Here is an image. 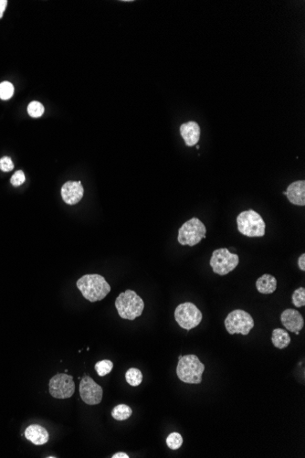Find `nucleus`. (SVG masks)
<instances>
[{
	"mask_svg": "<svg viewBox=\"0 0 305 458\" xmlns=\"http://www.w3.org/2000/svg\"><path fill=\"white\" fill-rule=\"evenodd\" d=\"M49 390L53 398H71L75 393V383L71 375L58 373L50 380Z\"/></svg>",
	"mask_w": 305,
	"mask_h": 458,
	"instance_id": "obj_9",
	"label": "nucleus"
},
{
	"mask_svg": "<svg viewBox=\"0 0 305 458\" xmlns=\"http://www.w3.org/2000/svg\"><path fill=\"white\" fill-rule=\"evenodd\" d=\"M281 321L282 326L287 329L288 331L293 332L296 335H299L300 331L305 327V319L303 315H301L298 310L289 309L284 310L281 315Z\"/></svg>",
	"mask_w": 305,
	"mask_h": 458,
	"instance_id": "obj_11",
	"label": "nucleus"
},
{
	"mask_svg": "<svg viewBox=\"0 0 305 458\" xmlns=\"http://www.w3.org/2000/svg\"><path fill=\"white\" fill-rule=\"evenodd\" d=\"M202 313L196 305L190 302L180 304L175 310V319L179 327L186 330H191L198 327L202 321Z\"/></svg>",
	"mask_w": 305,
	"mask_h": 458,
	"instance_id": "obj_8",
	"label": "nucleus"
},
{
	"mask_svg": "<svg viewBox=\"0 0 305 458\" xmlns=\"http://www.w3.org/2000/svg\"><path fill=\"white\" fill-rule=\"evenodd\" d=\"M77 287L83 298L94 303L102 301L111 291V286L100 274H85L77 281Z\"/></svg>",
	"mask_w": 305,
	"mask_h": 458,
	"instance_id": "obj_1",
	"label": "nucleus"
},
{
	"mask_svg": "<svg viewBox=\"0 0 305 458\" xmlns=\"http://www.w3.org/2000/svg\"><path fill=\"white\" fill-rule=\"evenodd\" d=\"M180 134L188 147H193L199 143L200 138V127L197 122L189 121L180 126Z\"/></svg>",
	"mask_w": 305,
	"mask_h": 458,
	"instance_id": "obj_14",
	"label": "nucleus"
},
{
	"mask_svg": "<svg viewBox=\"0 0 305 458\" xmlns=\"http://www.w3.org/2000/svg\"><path fill=\"white\" fill-rule=\"evenodd\" d=\"M45 108L40 102L33 101L28 106V113L33 118H39L44 113Z\"/></svg>",
	"mask_w": 305,
	"mask_h": 458,
	"instance_id": "obj_22",
	"label": "nucleus"
},
{
	"mask_svg": "<svg viewBox=\"0 0 305 458\" xmlns=\"http://www.w3.org/2000/svg\"><path fill=\"white\" fill-rule=\"evenodd\" d=\"M6 6H7L6 0H0V18L3 17V14L6 10Z\"/></svg>",
	"mask_w": 305,
	"mask_h": 458,
	"instance_id": "obj_28",
	"label": "nucleus"
},
{
	"mask_svg": "<svg viewBox=\"0 0 305 458\" xmlns=\"http://www.w3.org/2000/svg\"><path fill=\"white\" fill-rule=\"evenodd\" d=\"M205 224L199 218L194 217L180 227L177 241L182 246L188 245L192 247L200 244L202 239L205 238Z\"/></svg>",
	"mask_w": 305,
	"mask_h": 458,
	"instance_id": "obj_5",
	"label": "nucleus"
},
{
	"mask_svg": "<svg viewBox=\"0 0 305 458\" xmlns=\"http://www.w3.org/2000/svg\"><path fill=\"white\" fill-rule=\"evenodd\" d=\"M125 380L131 386H139L143 381V374H142L141 370L136 368H130L125 372Z\"/></svg>",
	"mask_w": 305,
	"mask_h": 458,
	"instance_id": "obj_19",
	"label": "nucleus"
},
{
	"mask_svg": "<svg viewBox=\"0 0 305 458\" xmlns=\"http://www.w3.org/2000/svg\"><path fill=\"white\" fill-rule=\"evenodd\" d=\"M80 396L86 405H99L103 396L102 388L89 376H85L80 383Z\"/></svg>",
	"mask_w": 305,
	"mask_h": 458,
	"instance_id": "obj_10",
	"label": "nucleus"
},
{
	"mask_svg": "<svg viewBox=\"0 0 305 458\" xmlns=\"http://www.w3.org/2000/svg\"><path fill=\"white\" fill-rule=\"evenodd\" d=\"M84 190L81 181H68L61 188V197L65 203L74 205L83 197Z\"/></svg>",
	"mask_w": 305,
	"mask_h": 458,
	"instance_id": "obj_12",
	"label": "nucleus"
},
{
	"mask_svg": "<svg viewBox=\"0 0 305 458\" xmlns=\"http://www.w3.org/2000/svg\"><path fill=\"white\" fill-rule=\"evenodd\" d=\"M298 266L302 271H305V254H303L298 259Z\"/></svg>",
	"mask_w": 305,
	"mask_h": 458,
	"instance_id": "obj_27",
	"label": "nucleus"
},
{
	"mask_svg": "<svg viewBox=\"0 0 305 458\" xmlns=\"http://www.w3.org/2000/svg\"><path fill=\"white\" fill-rule=\"evenodd\" d=\"M183 445V437L179 433H172L166 438V446L171 450H177Z\"/></svg>",
	"mask_w": 305,
	"mask_h": 458,
	"instance_id": "obj_21",
	"label": "nucleus"
},
{
	"mask_svg": "<svg viewBox=\"0 0 305 458\" xmlns=\"http://www.w3.org/2000/svg\"><path fill=\"white\" fill-rule=\"evenodd\" d=\"M286 195L289 202L296 206L305 205V181L297 180L289 185L287 191L283 192Z\"/></svg>",
	"mask_w": 305,
	"mask_h": 458,
	"instance_id": "obj_13",
	"label": "nucleus"
},
{
	"mask_svg": "<svg viewBox=\"0 0 305 458\" xmlns=\"http://www.w3.org/2000/svg\"><path fill=\"white\" fill-rule=\"evenodd\" d=\"M25 175L22 170H18L13 175L10 179V183L15 187H18L25 182Z\"/></svg>",
	"mask_w": 305,
	"mask_h": 458,
	"instance_id": "obj_26",
	"label": "nucleus"
},
{
	"mask_svg": "<svg viewBox=\"0 0 305 458\" xmlns=\"http://www.w3.org/2000/svg\"><path fill=\"white\" fill-rule=\"evenodd\" d=\"M14 94V86L8 82H3L0 84V98L2 100H8Z\"/></svg>",
	"mask_w": 305,
	"mask_h": 458,
	"instance_id": "obj_24",
	"label": "nucleus"
},
{
	"mask_svg": "<svg viewBox=\"0 0 305 458\" xmlns=\"http://www.w3.org/2000/svg\"><path fill=\"white\" fill-rule=\"evenodd\" d=\"M25 436L36 446L45 445L49 441L47 430L39 424H32L25 430Z\"/></svg>",
	"mask_w": 305,
	"mask_h": 458,
	"instance_id": "obj_15",
	"label": "nucleus"
},
{
	"mask_svg": "<svg viewBox=\"0 0 305 458\" xmlns=\"http://www.w3.org/2000/svg\"><path fill=\"white\" fill-rule=\"evenodd\" d=\"M115 307L123 319L132 321L143 314L145 303L135 291L128 289L118 296L115 300Z\"/></svg>",
	"mask_w": 305,
	"mask_h": 458,
	"instance_id": "obj_3",
	"label": "nucleus"
},
{
	"mask_svg": "<svg viewBox=\"0 0 305 458\" xmlns=\"http://www.w3.org/2000/svg\"><path fill=\"white\" fill-rule=\"evenodd\" d=\"M293 303L296 307H302L305 305V288L300 287L293 293L292 296Z\"/></svg>",
	"mask_w": 305,
	"mask_h": 458,
	"instance_id": "obj_23",
	"label": "nucleus"
},
{
	"mask_svg": "<svg viewBox=\"0 0 305 458\" xmlns=\"http://www.w3.org/2000/svg\"><path fill=\"white\" fill-rule=\"evenodd\" d=\"M182 356H183V355H179V356H178V359H180V358H181V357H182Z\"/></svg>",
	"mask_w": 305,
	"mask_h": 458,
	"instance_id": "obj_30",
	"label": "nucleus"
},
{
	"mask_svg": "<svg viewBox=\"0 0 305 458\" xmlns=\"http://www.w3.org/2000/svg\"><path fill=\"white\" fill-rule=\"evenodd\" d=\"M271 342L273 346L279 349L283 350L286 349L291 343V337L286 330L282 328H275L272 331L271 335Z\"/></svg>",
	"mask_w": 305,
	"mask_h": 458,
	"instance_id": "obj_17",
	"label": "nucleus"
},
{
	"mask_svg": "<svg viewBox=\"0 0 305 458\" xmlns=\"http://www.w3.org/2000/svg\"><path fill=\"white\" fill-rule=\"evenodd\" d=\"M14 168V164L9 156H4L0 159V169L4 172H9Z\"/></svg>",
	"mask_w": 305,
	"mask_h": 458,
	"instance_id": "obj_25",
	"label": "nucleus"
},
{
	"mask_svg": "<svg viewBox=\"0 0 305 458\" xmlns=\"http://www.w3.org/2000/svg\"><path fill=\"white\" fill-rule=\"evenodd\" d=\"M256 288L260 294L270 295L277 289V279L271 274H263L256 281Z\"/></svg>",
	"mask_w": 305,
	"mask_h": 458,
	"instance_id": "obj_16",
	"label": "nucleus"
},
{
	"mask_svg": "<svg viewBox=\"0 0 305 458\" xmlns=\"http://www.w3.org/2000/svg\"><path fill=\"white\" fill-rule=\"evenodd\" d=\"M112 368H113V363L109 359L100 360V361L96 363L95 366H94V369L96 370L97 374L99 375L100 377H104L106 375L111 373Z\"/></svg>",
	"mask_w": 305,
	"mask_h": 458,
	"instance_id": "obj_20",
	"label": "nucleus"
},
{
	"mask_svg": "<svg viewBox=\"0 0 305 458\" xmlns=\"http://www.w3.org/2000/svg\"><path fill=\"white\" fill-rule=\"evenodd\" d=\"M239 262L238 254L230 253L227 248H219L212 253L209 264L215 274L223 276L236 269Z\"/></svg>",
	"mask_w": 305,
	"mask_h": 458,
	"instance_id": "obj_7",
	"label": "nucleus"
},
{
	"mask_svg": "<svg viewBox=\"0 0 305 458\" xmlns=\"http://www.w3.org/2000/svg\"><path fill=\"white\" fill-rule=\"evenodd\" d=\"M112 458H129V456L127 454H125V453L120 452L114 454Z\"/></svg>",
	"mask_w": 305,
	"mask_h": 458,
	"instance_id": "obj_29",
	"label": "nucleus"
},
{
	"mask_svg": "<svg viewBox=\"0 0 305 458\" xmlns=\"http://www.w3.org/2000/svg\"><path fill=\"white\" fill-rule=\"evenodd\" d=\"M224 324L230 335L241 334L243 336L249 335L255 325L252 315L241 309L231 311L225 318Z\"/></svg>",
	"mask_w": 305,
	"mask_h": 458,
	"instance_id": "obj_6",
	"label": "nucleus"
},
{
	"mask_svg": "<svg viewBox=\"0 0 305 458\" xmlns=\"http://www.w3.org/2000/svg\"><path fill=\"white\" fill-rule=\"evenodd\" d=\"M204 371L205 365L200 361L197 355L188 354L178 359L176 375L184 383L200 384Z\"/></svg>",
	"mask_w": 305,
	"mask_h": 458,
	"instance_id": "obj_2",
	"label": "nucleus"
},
{
	"mask_svg": "<svg viewBox=\"0 0 305 458\" xmlns=\"http://www.w3.org/2000/svg\"><path fill=\"white\" fill-rule=\"evenodd\" d=\"M238 230L242 235L250 238L263 237L265 235L264 220L253 209L242 211L237 217Z\"/></svg>",
	"mask_w": 305,
	"mask_h": 458,
	"instance_id": "obj_4",
	"label": "nucleus"
},
{
	"mask_svg": "<svg viewBox=\"0 0 305 458\" xmlns=\"http://www.w3.org/2000/svg\"><path fill=\"white\" fill-rule=\"evenodd\" d=\"M133 410L126 405H116L112 410V416L117 421H124L132 416Z\"/></svg>",
	"mask_w": 305,
	"mask_h": 458,
	"instance_id": "obj_18",
	"label": "nucleus"
}]
</instances>
